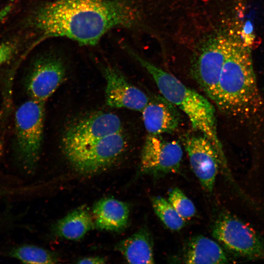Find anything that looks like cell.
Masks as SVG:
<instances>
[{
	"label": "cell",
	"mask_w": 264,
	"mask_h": 264,
	"mask_svg": "<svg viewBox=\"0 0 264 264\" xmlns=\"http://www.w3.org/2000/svg\"><path fill=\"white\" fill-rule=\"evenodd\" d=\"M140 15L127 0H53L38 10L35 25L42 37H64L96 45L110 30L137 25Z\"/></svg>",
	"instance_id": "1"
},
{
	"label": "cell",
	"mask_w": 264,
	"mask_h": 264,
	"mask_svg": "<svg viewBox=\"0 0 264 264\" xmlns=\"http://www.w3.org/2000/svg\"><path fill=\"white\" fill-rule=\"evenodd\" d=\"M219 109L233 117L248 119L263 105L249 49L233 41L222 67L215 102Z\"/></svg>",
	"instance_id": "2"
},
{
	"label": "cell",
	"mask_w": 264,
	"mask_h": 264,
	"mask_svg": "<svg viewBox=\"0 0 264 264\" xmlns=\"http://www.w3.org/2000/svg\"><path fill=\"white\" fill-rule=\"evenodd\" d=\"M130 53L151 75L161 95L187 116L193 129L209 140L225 165L224 154L217 133L215 110L211 103L206 97L184 85L173 74L135 52L131 50Z\"/></svg>",
	"instance_id": "3"
},
{
	"label": "cell",
	"mask_w": 264,
	"mask_h": 264,
	"mask_svg": "<svg viewBox=\"0 0 264 264\" xmlns=\"http://www.w3.org/2000/svg\"><path fill=\"white\" fill-rule=\"evenodd\" d=\"M45 103L32 99L24 102L15 114L18 163L27 172L32 171L40 158L43 139Z\"/></svg>",
	"instance_id": "4"
},
{
	"label": "cell",
	"mask_w": 264,
	"mask_h": 264,
	"mask_svg": "<svg viewBox=\"0 0 264 264\" xmlns=\"http://www.w3.org/2000/svg\"><path fill=\"white\" fill-rule=\"evenodd\" d=\"M127 146L123 132L85 143L62 146L65 156L72 167L83 174L103 171L114 164Z\"/></svg>",
	"instance_id": "5"
},
{
	"label": "cell",
	"mask_w": 264,
	"mask_h": 264,
	"mask_svg": "<svg viewBox=\"0 0 264 264\" xmlns=\"http://www.w3.org/2000/svg\"><path fill=\"white\" fill-rule=\"evenodd\" d=\"M212 235L232 255L264 260V239L252 227L233 214L223 212L212 227Z\"/></svg>",
	"instance_id": "6"
},
{
	"label": "cell",
	"mask_w": 264,
	"mask_h": 264,
	"mask_svg": "<svg viewBox=\"0 0 264 264\" xmlns=\"http://www.w3.org/2000/svg\"><path fill=\"white\" fill-rule=\"evenodd\" d=\"M232 41L221 36L211 38L201 46L192 61V77L214 103L221 70Z\"/></svg>",
	"instance_id": "7"
},
{
	"label": "cell",
	"mask_w": 264,
	"mask_h": 264,
	"mask_svg": "<svg viewBox=\"0 0 264 264\" xmlns=\"http://www.w3.org/2000/svg\"><path fill=\"white\" fill-rule=\"evenodd\" d=\"M183 157L180 144L167 140L161 135L148 134L140 157L139 171L154 176L174 173L179 171Z\"/></svg>",
	"instance_id": "8"
},
{
	"label": "cell",
	"mask_w": 264,
	"mask_h": 264,
	"mask_svg": "<svg viewBox=\"0 0 264 264\" xmlns=\"http://www.w3.org/2000/svg\"><path fill=\"white\" fill-rule=\"evenodd\" d=\"M182 142L194 174L203 189L211 194L220 166L225 167L213 145L201 134H186Z\"/></svg>",
	"instance_id": "9"
},
{
	"label": "cell",
	"mask_w": 264,
	"mask_h": 264,
	"mask_svg": "<svg viewBox=\"0 0 264 264\" xmlns=\"http://www.w3.org/2000/svg\"><path fill=\"white\" fill-rule=\"evenodd\" d=\"M123 132L122 122L115 114L97 111L74 121L63 135L62 146L80 144Z\"/></svg>",
	"instance_id": "10"
},
{
	"label": "cell",
	"mask_w": 264,
	"mask_h": 264,
	"mask_svg": "<svg viewBox=\"0 0 264 264\" xmlns=\"http://www.w3.org/2000/svg\"><path fill=\"white\" fill-rule=\"evenodd\" d=\"M66 68L62 59L53 54L46 55L34 64L26 81L31 99L45 103L65 80Z\"/></svg>",
	"instance_id": "11"
},
{
	"label": "cell",
	"mask_w": 264,
	"mask_h": 264,
	"mask_svg": "<svg viewBox=\"0 0 264 264\" xmlns=\"http://www.w3.org/2000/svg\"><path fill=\"white\" fill-rule=\"evenodd\" d=\"M105 97L108 106L141 112L150 98L143 91L131 84L123 74L110 65L104 66Z\"/></svg>",
	"instance_id": "12"
},
{
	"label": "cell",
	"mask_w": 264,
	"mask_h": 264,
	"mask_svg": "<svg viewBox=\"0 0 264 264\" xmlns=\"http://www.w3.org/2000/svg\"><path fill=\"white\" fill-rule=\"evenodd\" d=\"M148 134L171 133L178 127L180 116L177 108L162 95H156L141 112Z\"/></svg>",
	"instance_id": "13"
},
{
	"label": "cell",
	"mask_w": 264,
	"mask_h": 264,
	"mask_svg": "<svg viewBox=\"0 0 264 264\" xmlns=\"http://www.w3.org/2000/svg\"><path fill=\"white\" fill-rule=\"evenodd\" d=\"M94 225L100 230L119 231L127 225L129 217L128 205L113 198L97 201L92 209Z\"/></svg>",
	"instance_id": "14"
},
{
	"label": "cell",
	"mask_w": 264,
	"mask_h": 264,
	"mask_svg": "<svg viewBox=\"0 0 264 264\" xmlns=\"http://www.w3.org/2000/svg\"><path fill=\"white\" fill-rule=\"evenodd\" d=\"M183 261L185 263L191 264H219L228 263L229 259L217 242L198 235L191 238L188 242Z\"/></svg>",
	"instance_id": "15"
},
{
	"label": "cell",
	"mask_w": 264,
	"mask_h": 264,
	"mask_svg": "<svg viewBox=\"0 0 264 264\" xmlns=\"http://www.w3.org/2000/svg\"><path fill=\"white\" fill-rule=\"evenodd\" d=\"M115 249L130 264H154L153 243L148 230L141 228L131 236L120 241Z\"/></svg>",
	"instance_id": "16"
},
{
	"label": "cell",
	"mask_w": 264,
	"mask_h": 264,
	"mask_svg": "<svg viewBox=\"0 0 264 264\" xmlns=\"http://www.w3.org/2000/svg\"><path fill=\"white\" fill-rule=\"evenodd\" d=\"M94 227L91 215L84 208L68 213L53 225V231L60 237L69 240H79Z\"/></svg>",
	"instance_id": "17"
},
{
	"label": "cell",
	"mask_w": 264,
	"mask_h": 264,
	"mask_svg": "<svg viewBox=\"0 0 264 264\" xmlns=\"http://www.w3.org/2000/svg\"><path fill=\"white\" fill-rule=\"evenodd\" d=\"M9 255L25 264H55L58 261L54 253L33 245L18 246L11 250Z\"/></svg>",
	"instance_id": "18"
},
{
	"label": "cell",
	"mask_w": 264,
	"mask_h": 264,
	"mask_svg": "<svg viewBox=\"0 0 264 264\" xmlns=\"http://www.w3.org/2000/svg\"><path fill=\"white\" fill-rule=\"evenodd\" d=\"M153 208L157 217L169 229L179 231L185 225V219L177 212L168 200L157 196L152 199Z\"/></svg>",
	"instance_id": "19"
},
{
	"label": "cell",
	"mask_w": 264,
	"mask_h": 264,
	"mask_svg": "<svg viewBox=\"0 0 264 264\" xmlns=\"http://www.w3.org/2000/svg\"><path fill=\"white\" fill-rule=\"evenodd\" d=\"M168 200L184 219H190L195 215L194 204L178 188L169 192Z\"/></svg>",
	"instance_id": "20"
},
{
	"label": "cell",
	"mask_w": 264,
	"mask_h": 264,
	"mask_svg": "<svg viewBox=\"0 0 264 264\" xmlns=\"http://www.w3.org/2000/svg\"><path fill=\"white\" fill-rule=\"evenodd\" d=\"M13 49L9 44L0 45V65L8 60L11 56Z\"/></svg>",
	"instance_id": "21"
},
{
	"label": "cell",
	"mask_w": 264,
	"mask_h": 264,
	"mask_svg": "<svg viewBox=\"0 0 264 264\" xmlns=\"http://www.w3.org/2000/svg\"><path fill=\"white\" fill-rule=\"evenodd\" d=\"M107 260L104 257L100 256L85 257L80 259L77 262L78 264H105Z\"/></svg>",
	"instance_id": "22"
},
{
	"label": "cell",
	"mask_w": 264,
	"mask_h": 264,
	"mask_svg": "<svg viewBox=\"0 0 264 264\" xmlns=\"http://www.w3.org/2000/svg\"><path fill=\"white\" fill-rule=\"evenodd\" d=\"M15 190L13 189H7L6 188H0V197L6 196L10 194H14Z\"/></svg>",
	"instance_id": "23"
}]
</instances>
